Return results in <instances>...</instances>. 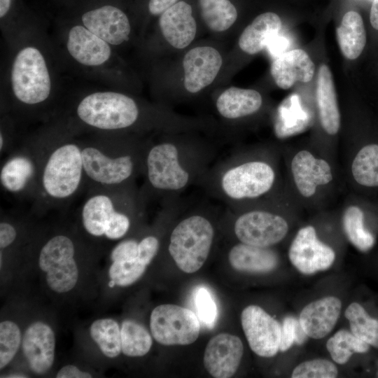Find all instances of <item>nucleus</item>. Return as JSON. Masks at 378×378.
<instances>
[{
	"instance_id": "1",
	"label": "nucleus",
	"mask_w": 378,
	"mask_h": 378,
	"mask_svg": "<svg viewBox=\"0 0 378 378\" xmlns=\"http://www.w3.org/2000/svg\"><path fill=\"white\" fill-rule=\"evenodd\" d=\"M217 148L206 141L186 137H169L146 144L140 189L146 202H161L179 198L197 185L213 164Z\"/></svg>"
},
{
	"instance_id": "2",
	"label": "nucleus",
	"mask_w": 378,
	"mask_h": 378,
	"mask_svg": "<svg viewBox=\"0 0 378 378\" xmlns=\"http://www.w3.org/2000/svg\"><path fill=\"white\" fill-rule=\"evenodd\" d=\"M275 178L274 169L268 162L232 155L213 164L197 186L227 207L236 209L241 203L268 193Z\"/></svg>"
},
{
	"instance_id": "3",
	"label": "nucleus",
	"mask_w": 378,
	"mask_h": 378,
	"mask_svg": "<svg viewBox=\"0 0 378 378\" xmlns=\"http://www.w3.org/2000/svg\"><path fill=\"white\" fill-rule=\"evenodd\" d=\"M146 203L135 183L115 188L90 186L80 206L81 224L94 237L120 239L127 234L133 220L143 215Z\"/></svg>"
},
{
	"instance_id": "4",
	"label": "nucleus",
	"mask_w": 378,
	"mask_h": 378,
	"mask_svg": "<svg viewBox=\"0 0 378 378\" xmlns=\"http://www.w3.org/2000/svg\"><path fill=\"white\" fill-rule=\"evenodd\" d=\"M86 182L81 144L63 140L43 144L39 183L34 207L64 206Z\"/></svg>"
},
{
	"instance_id": "5",
	"label": "nucleus",
	"mask_w": 378,
	"mask_h": 378,
	"mask_svg": "<svg viewBox=\"0 0 378 378\" xmlns=\"http://www.w3.org/2000/svg\"><path fill=\"white\" fill-rule=\"evenodd\" d=\"M145 145L133 139L81 144L86 182L103 188L135 183L141 175Z\"/></svg>"
},
{
	"instance_id": "6",
	"label": "nucleus",
	"mask_w": 378,
	"mask_h": 378,
	"mask_svg": "<svg viewBox=\"0 0 378 378\" xmlns=\"http://www.w3.org/2000/svg\"><path fill=\"white\" fill-rule=\"evenodd\" d=\"M202 207L197 206L176 221L169 234L168 253L186 273H194L203 266L214 241V224L209 213Z\"/></svg>"
},
{
	"instance_id": "7",
	"label": "nucleus",
	"mask_w": 378,
	"mask_h": 378,
	"mask_svg": "<svg viewBox=\"0 0 378 378\" xmlns=\"http://www.w3.org/2000/svg\"><path fill=\"white\" fill-rule=\"evenodd\" d=\"M81 122L103 131H120L134 127L140 108L130 97L115 92H97L84 97L76 108Z\"/></svg>"
},
{
	"instance_id": "8",
	"label": "nucleus",
	"mask_w": 378,
	"mask_h": 378,
	"mask_svg": "<svg viewBox=\"0 0 378 378\" xmlns=\"http://www.w3.org/2000/svg\"><path fill=\"white\" fill-rule=\"evenodd\" d=\"M43 144L12 150L2 162L0 185L8 195L34 202L38 192Z\"/></svg>"
},
{
	"instance_id": "9",
	"label": "nucleus",
	"mask_w": 378,
	"mask_h": 378,
	"mask_svg": "<svg viewBox=\"0 0 378 378\" xmlns=\"http://www.w3.org/2000/svg\"><path fill=\"white\" fill-rule=\"evenodd\" d=\"M11 81L15 97L23 104L34 105L48 99L51 81L44 57L38 49L27 47L18 53Z\"/></svg>"
},
{
	"instance_id": "10",
	"label": "nucleus",
	"mask_w": 378,
	"mask_h": 378,
	"mask_svg": "<svg viewBox=\"0 0 378 378\" xmlns=\"http://www.w3.org/2000/svg\"><path fill=\"white\" fill-rule=\"evenodd\" d=\"M75 254L76 244L65 234H54L41 246L38 265L46 273V282L52 290L66 293L76 286L78 270Z\"/></svg>"
},
{
	"instance_id": "11",
	"label": "nucleus",
	"mask_w": 378,
	"mask_h": 378,
	"mask_svg": "<svg viewBox=\"0 0 378 378\" xmlns=\"http://www.w3.org/2000/svg\"><path fill=\"white\" fill-rule=\"evenodd\" d=\"M232 230L239 241L262 247L280 242L288 231L286 220L281 216L263 209L234 213L227 211Z\"/></svg>"
},
{
	"instance_id": "12",
	"label": "nucleus",
	"mask_w": 378,
	"mask_h": 378,
	"mask_svg": "<svg viewBox=\"0 0 378 378\" xmlns=\"http://www.w3.org/2000/svg\"><path fill=\"white\" fill-rule=\"evenodd\" d=\"M150 328L154 339L161 344L188 345L198 338L200 323L192 310L178 305L164 304L153 309Z\"/></svg>"
},
{
	"instance_id": "13",
	"label": "nucleus",
	"mask_w": 378,
	"mask_h": 378,
	"mask_svg": "<svg viewBox=\"0 0 378 378\" xmlns=\"http://www.w3.org/2000/svg\"><path fill=\"white\" fill-rule=\"evenodd\" d=\"M241 326L251 349L264 358L279 351L281 324L257 305L245 307L241 314Z\"/></svg>"
},
{
	"instance_id": "14",
	"label": "nucleus",
	"mask_w": 378,
	"mask_h": 378,
	"mask_svg": "<svg viewBox=\"0 0 378 378\" xmlns=\"http://www.w3.org/2000/svg\"><path fill=\"white\" fill-rule=\"evenodd\" d=\"M288 258L291 264L304 274H313L329 269L335 259L333 249L321 242L313 226L299 230L293 240Z\"/></svg>"
},
{
	"instance_id": "15",
	"label": "nucleus",
	"mask_w": 378,
	"mask_h": 378,
	"mask_svg": "<svg viewBox=\"0 0 378 378\" xmlns=\"http://www.w3.org/2000/svg\"><path fill=\"white\" fill-rule=\"evenodd\" d=\"M244 353L241 340L236 335L220 333L208 342L204 365L215 378H229L237 372Z\"/></svg>"
},
{
	"instance_id": "16",
	"label": "nucleus",
	"mask_w": 378,
	"mask_h": 378,
	"mask_svg": "<svg viewBox=\"0 0 378 378\" xmlns=\"http://www.w3.org/2000/svg\"><path fill=\"white\" fill-rule=\"evenodd\" d=\"M223 64L219 52L210 46L196 47L184 56V87L190 93H197L209 85L216 78Z\"/></svg>"
},
{
	"instance_id": "17",
	"label": "nucleus",
	"mask_w": 378,
	"mask_h": 378,
	"mask_svg": "<svg viewBox=\"0 0 378 378\" xmlns=\"http://www.w3.org/2000/svg\"><path fill=\"white\" fill-rule=\"evenodd\" d=\"M55 337L52 329L46 323L36 321L25 330L22 351L31 370L44 374L52 368L55 359Z\"/></svg>"
},
{
	"instance_id": "18",
	"label": "nucleus",
	"mask_w": 378,
	"mask_h": 378,
	"mask_svg": "<svg viewBox=\"0 0 378 378\" xmlns=\"http://www.w3.org/2000/svg\"><path fill=\"white\" fill-rule=\"evenodd\" d=\"M82 22L88 30L111 45H120L128 40L131 31L125 13L112 6L85 13Z\"/></svg>"
},
{
	"instance_id": "19",
	"label": "nucleus",
	"mask_w": 378,
	"mask_h": 378,
	"mask_svg": "<svg viewBox=\"0 0 378 378\" xmlns=\"http://www.w3.org/2000/svg\"><path fill=\"white\" fill-rule=\"evenodd\" d=\"M190 4L178 1L165 10L159 19L162 34L174 48H185L194 40L197 25Z\"/></svg>"
},
{
	"instance_id": "20",
	"label": "nucleus",
	"mask_w": 378,
	"mask_h": 378,
	"mask_svg": "<svg viewBox=\"0 0 378 378\" xmlns=\"http://www.w3.org/2000/svg\"><path fill=\"white\" fill-rule=\"evenodd\" d=\"M342 309V302L335 296H326L306 305L299 316L300 324L309 337L318 340L335 328Z\"/></svg>"
},
{
	"instance_id": "21",
	"label": "nucleus",
	"mask_w": 378,
	"mask_h": 378,
	"mask_svg": "<svg viewBox=\"0 0 378 378\" xmlns=\"http://www.w3.org/2000/svg\"><path fill=\"white\" fill-rule=\"evenodd\" d=\"M291 171L298 190L305 197L314 195L318 186L328 184L332 180L329 164L305 150L294 156Z\"/></svg>"
},
{
	"instance_id": "22",
	"label": "nucleus",
	"mask_w": 378,
	"mask_h": 378,
	"mask_svg": "<svg viewBox=\"0 0 378 378\" xmlns=\"http://www.w3.org/2000/svg\"><path fill=\"white\" fill-rule=\"evenodd\" d=\"M315 65L302 49H293L276 57L271 65V75L276 85L283 90L296 82L308 83L314 75Z\"/></svg>"
},
{
	"instance_id": "23",
	"label": "nucleus",
	"mask_w": 378,
	"mask_h": 378,
	"mask_svg": "<svg viewBox=\"0 0 378 378\" xmlns=\"http://www.w3.org/2000/svg\"><path fill=\"white\" fill-rule=\"evenodd\" d=\"M67 50L79 63L86 66H99L111 56L108 43L85 27H73L68 34Z\"/></svg>"
},
{
	"instance_id": "24",
	"label": "nucleus",
	"mask_w": 378,
	"mask_h": 378,
	"mask_svg": "<svg viewBox=\"0 0 378 378\" xmlns=\"http://www.w3.org/2000/svg\"><path fill=\"white\" fill-rule=\"evenodd\" d=\"M230 265L236 270L248 273H267L279 264V256L271 247H262L239 241L227 253Z\"/></svg>"
},
{
	"instance_id": "25",
	"label": "nucleus",
	"mask_w": 378,
	"mask_h": 378,
	"mask_svg": "<svg viewBox=\"0 0 378 378\" xmlns=\"http://www.w3.org/2000/svg\"><path fill=\"white\" fill-rule=\"evenodd\" d=\"M316 95L322 127L328 134L335 135L340 127V113L332 75L325 64L318 69Z\"/></svg>"
},
{
	"instance_id": "26",
	"label": "nucleus",
	"mask_w": 378,
	"mask_h": 378,
	"mask_svg": "<svg viewBox=\"0 0 378 378\" xmlns=\"http://www.w3.org/2000/svg\"><path fill=\"white\" fill-rule=\"evenodd\" d=\"M262 105L261 94L255 90L231 87L218 97L216 108L227 120H235L258 112Z\"/></svg>"
},
{
	"instance_id": "27",
	"label": "nucleus",
	"mask_w": 378,
	"mask_h": 378,
	"mask_svg": "<svg viewBox=\"0 0 378 378\" xmlns=\"http://www.w3.org/2000/svg\"><path fill=\"white\" fill-rule=\"evenodd\" d=\"M281 26V20L277 14L267 12L259 15L241 33L239 48L249 55L260 52L279 33Z\"/></svg>"
},
{
	"instance_id": "28",
	"label": "nucleus",
	"mask_w": 378,
	"mask_h": 378,
	"mask_svg": "<svg viewBox=\"0 0 378 378\" xmlns=\"http://www.w3.org/2000/svg\"><path fill=\"white\" fill-rule=\"evenodd\" d=\"M336 35L342 55L351 60L358 58L366 43V32L360 15L354 10L346 13L336 29Z\"/></svg>"
},
{
	"instance_id": "29",
	"label": "nucleus",
	"mask_w": 378,
	"mask_h": 378,
	"mask_svg": "<svg viewBox=\"0 0 378 378\" xmlns=\"http://www.w3.org/2000/svg\"><path fill=\"white\" fill-rule=\"evenodd\" d=\"M309 122V115L303 109L298 94L289 95L278 107L274 130L282 139L303 132Z\"/></svg>"
},
{
	"instance_id": "30",
	"label": "nucleus",
	"mask_w": 378,
	"mask_h": 378,
	"mask_svg": "<svg viewBox=\"0 0 378 378\" xmlns=\"http://www.w3.org/2000/svg\"><path fill=\"white\" fill-rule=\"evenodd\" d=\"M202 18L213 31L228 29L237 18V11L229 0H198Z\"/></svg>"
},
{
	"instance_id": "31",
	"label": "nucleus",
	"mask_w": 378,
	"mask_h": 378,
	"mask_svg": "<svg viewBox=\"0 0 378 378\" xmlns=\"http://www.w3.org/2000/svg\"><path fill=\"white\" fill-rule=\"evenodd\" d=\"M342 225L349 241L359 251L367 252L375 244L373 234L364 227L363 211L356 206H350L344 211Z\"/></svg>"
},
{
	"instance_id": "32",
	"label": "nucleus",
	"mask_w": 378,
	"mask_h": 378,
	"mask_svg": "<svg viewBox=\"0 0 378 378\" xmlns=\"http://www.w3.org/2000/svg\"><path fill=\"white\" fill-rule=\"evenodd\" d=\"M92 340L108 358H115L122 351L121 332L118 323L112 318L94 321L90 329Z\"/></svg>"
},
{
	"instance_id": "33",
	"label": "nucleus",
	"mask_w": 378,
	"mask_h": 378,
	"mask_svg": "<svg viewBox=\"0 0 378 378\" xmlns=\"http://www.w3.org/2000/svg\"><path fill=\"white\" fill-rule=\"evenodd\" d=\"M344 316L355 336L378 348V319L371 317L358 302L351 303L346 309Z\"/></svg>"
},
{
	"instance_id": "34",
	"label": "nucleus",
	"mask_w": 378,
	"mask_h": 378,
	"mask_svg": "<svg viewBox=\"0 0 378 378\" xmlns=\"http://www.w3.org/2000/svg\"><path fill=\"white\" fill-rule=\"evenodd\" d=\"M122 352L129 357H140L150 351L153 340L146 330L133 320H125L121 325Z\"/></svg>"
},
{
	"instance_id": "35",
	"label": "nucleus",
	"mask_w": 378,
	"mask_h": 378,
	"mask_svg": "<svg viewBox=\"0 0 378 378\" xmlns=\"http://www.w3.org/2000/svg\"><path fill=\"white\" fill-rule=\"evenodd\" d=\"M326 348L336 363L344 365L354 354H363L368 351L370 345L355 336L351 331L342 329L328 339Z\"/></svg>"
},
{
	"instance_id": "36",
	"label": "nucleus",
	"mask_w": 378,
	"mask_h": 378,
	"mask_svg": "<svg viewBox=\"0 0 378 378\" xmlns=\"http://www.w3.org/2000/svg\"><path fill=\"white\" fill-rule=\"evenodd\" d=\"M356 181L364 186H378V145L369 144L362 148L351 165Z\"/></svg>"
},
{
	"instance_id": "37",
	"label": "nucleus",
	"mask_w": 378,
	"mask_h": 378,
	"mask_svg": "<svg viewBox=\"0 0 378 378\" xmlns=\"http://www.w3.org/2000/svg\"><path fill=\"white\" fill-rule=\"evenodd\" d=\"M21 332L16 323L3 321L0 323V368L13 360L21 344Z\"/></svg>"
},
{
	"instance_id": "38",
	"label": "nucleus",
	"mask_w": 378,
	"mask_h": 378,
	"mask_svg": "<svg viewBox=\"0 0 378 378\" xmlns=\"http://www.w3.org/2000/svg\"><path fill=\"white\" fill-rule=\"evenodd\" d=\"M146 265L136 259L112 262L108 274L115 285L127 286L136 282L144 273Z\"/></svg>"
},
{
	"instance_id": "39",
	"label": "nucleus",
	"mask_w": 378,
	"mask_h": 378,
	"mask_svg": "<svg viewBox=\"0 0 378 378\" xmlns=\"http://www.w3.org/2000/svg\"><path fill=\"white\" fill-rule=\"evenodd\" d=\"M337 366L331 361L323 358H316L304 361L297 365L292 378H335L337 376Z\"/></svg>"
},
{
	"instance_id": "40",
	"label": "nucleus",
	"mask_w": 378,
	"mask_h": 378,
	"mask_svg": "<svg viewBox=\"0 0 378 378\" xmlns=\"http://www.w3.org/2000/svg\"><path fill=\"white\" fill-rule=\"evenodd\" d=\"M197 317L209 328H212L218 316L217 306L211 293L204 287L197 288L193 297Z\"/></svg>"
},
{
	"instance_id": "41",
	"label": "nucleus",
	"mask_w": 378,
	"mask_h": 378,
	"mask_svg": "<svg viewBox=\"0 0 378 378\" xmlns=\"http://www.w3.org/2000/svg\"><path fill=\"white\" fill-rule=\"evenodd\" d=\"M309 337L302 328L299 318L286 316L281 323V338L279 351L288 350L293 344H303Z\"/></svg>"
},
{
	"instance_id": "42",
	"label": "nucleus",
	"mask_w": 378,
	"mask_h": 378,
	"mask_svg": "<svg viewBox=\"0 0 378 378\" xmlns=\"http://www.w3.org/2000/svg\"><path fill=\"white\" fill-rule=\"evenodd\" d=\"M160 241L155 234H148L139 240L138 259L148 266L158 254Z\"/></svg>"
},
{
	"instance_id": "43",
	"label": "nucleus",
	"mask_w": 378,
	"mask_h": 378,
	"mask_svg": "<svg viewBox=\"0 0 378 378\" xmlns=\"http://www.w3.org/2000/svg\"><path fill=\"white\" fill-rule=\"evenodd\" d=\"M139 240L127 239L120 241L111 253L112 262L129 261L138 258Z\"/></svg>"
},
{
	"instance_id": "44",
	"label": "nucleus",
	"mask_w": 378,
	"mask_h": 378,
	"mask_svg": "<svg viewBox=\"0 0 378 378\" xmlns=\"http://www.w3.org/2000/svg\"><path fill=\"white\" fill-rule=\"evenodd\" d=\"M18 232L11 223L3 220L0 223V248L5 249L11 246L15 241Z\"/></svg>"
},
{
	"instance_id": "45",
	"label": "nucleus",
	"mask_w": 378,
	"mask_h": 378,
	"mask_svg": "<svg viewBox=\"0 0 378 378\" xmlns=\"http://www.w3.org/2000/svg\"><path fill=\"white\" fill-rule=\"evenodd\" d=\"M288 45V41L285 36H279V34L273 37L268 43L267 48L270 54L278 57L283 53L286 52Z\"/></svg>"
},
{
	"instance_id": "46",
	"label": "nucleus",
	"mask_w": 378,
	"mask_h": 378,
	"mask_svg": "<svg viewBox=\"0 0 378 378\" xmlns=\"http://www.w3.org/2000/svg\"><path fill=\"white\" fill-rule=\"evenodd\" d=\"M57 378H90L91 374L81 371L74 365H67L62 367L57 373Z\"/></svg>"
},
{
	"instance_id": "47",
	"label": "nucleus",
	"mask_w": 378,
	"mask_h": 378,
	"mask_svg": "<svg viewBox=\"0 0 378 378\" xmlns=\"http://www.w3.org/2000/svg\"><path fill=\"white\" fill-rule=\"evenodd\" d=\"M178 0H150L148 10L152 15H161L165 10L175 4Z\"/></svg>"
},
{
	"instance_id": "48",
	"label": "nucleus",
	"mask_w": 378,
	"mask_h": 378,
	"mask_svg": "<svg viewBox=\"0 0 378 378\" xmlns=\"http://www.w3.org/2000/svg\"><path fill=\"white\" fill-rule=\"evenodd\" d=\"M370 20L372 27L378 30V0H374L370 9Z\"/></svg>"
},
{
	"instance_id": "49",
	"label": "nucleus",
	"mask_w": 378,
	"mask_h": 378,
	"mask_svg": "<svg viewBox=\"0 0 378 378\" xmlns=\"http://www.w3.org/2000/svg\"><path fill=\"white\" fill-rule=\"evenodd\" d=\"M10 0H0V16L4 17L9 10Z\"/></svg>"
},
{
	"instance_id": "50",
	"label": "nucleus",
	"mask_w": 378,
	"mask_h": 378,
	"mask_svg": "<svg viewBox=\"0 0 378 378\" xmlns=\"http://www.w3.org/2000/svg\"><path fill=\"white\" fill-rule=\"evenodd\" d=\"M9 377V378H24V377H28L27 376H26L25 374H8V376H6V377Z\"/></svg>"
},
{
	"instance_id": "51",
	"label": "nucleus",
	"mask_w": 378,
	"mask_h": 378,
	"mask_svg": "<svg viewBox=\"0 0 378 378\" xmlns=\"http://www.w3.org/2000/svg\"><path fill=\"white\" fill-rule=\"evenodd\" d=\"M108 286L110 288H113L114 286H115L114 281L111 280L108 283Z\"/></svg>"
},
{
	"instance_id": "52",
	"label": "nucleus",
	"mask_w": 378,
	"mask_h": 378,
	"mask_svg": "<svg viewBox=\"0 0 378 378\" xmlns=\"http://www.w3.org/2000/svg\"><path fill=\"white\" fill-rule=\"evenodd\" d=\"M377 377H378V372H377Z\"/></svg>"
}]
</instances>
